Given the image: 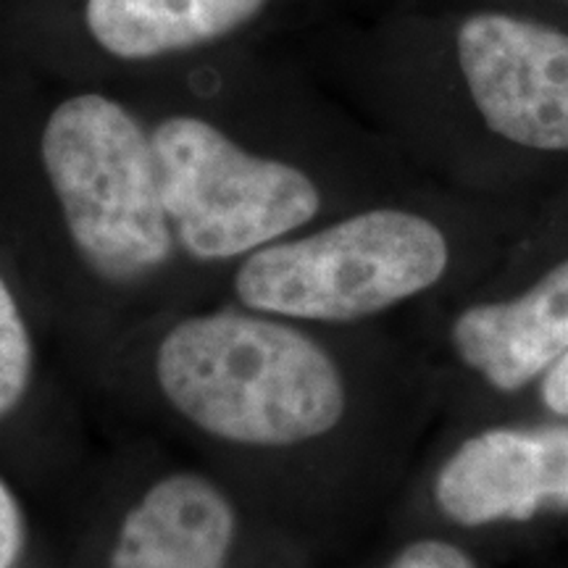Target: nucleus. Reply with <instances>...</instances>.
I'll use <instances>...</instances> for the list:
<instances>
[{
	"mask_svg": "<svg viewBox=\"0 0 568 568\" xmlns=\"http://www.w3.org/2000/svg\"><path fill=\"white\" fill-rule=\"evenodd\" d=\"M272 0H88L84 24L113 59L145 61L213 45L245 30Z\"/></svg>",
	"mask_w": 568,
	"mask_h": 568,
	"instance_id": "obj_9",
	"label": "nucleus"
},
{
	"mask_svg": "<svg viewBox=\"0 0 568 568\" xmlns=\"http://www.w3.org/2000/svg\"><path fill=\"white\" fill-rule=\"evenodd\" d=\"M539 395H542L545 408L552 410L556 416L568 418V351L542 374Z\"/></svg>",
	"mask_w": 568,
	"mask_h": 568,
	"instance_id": "obj_13",
	"label": "nucleus"
},
{
	"mask_svg": "<svg viewBox=\"0 0 568 568\" xmlns=\"http://www.w3.org/2000/svg\"><path fill=\"white\" fill-rule=\"evenodd\" d=\"M387 568H477L474 560L456 545L443 539H418L403 548Z\"/></svg>",
	"mask_w": 568,
	"mask_h": 568,
	"instance_id": "obj_12",
	"label": "nucleus"
},
{
	"mask_svg": "<svg viewBox=\"0 0 568 568\" xmlns=\"http://www.w3.org/2000/svg\"><path fill=\"white\" fill-rule=\"evenodd\" d=\"M40 155L84 266L105 282L151 276L172 258L153 138L101 92L67 98L48 116Z\"/></svg>",
	"mask_w": 568,
	"mask_h": 568,
	"instance_id": "obj_2",
	"label": "nucleus"
},
{
	"mask_svg": "<svg viewBox=\"0 0 568 568\" xmlns=\"http://www.w3.org/2000/svg\"><path fill=\"white\" fill-rule=\"evenodd\" d=\"M458 358L500 393H516L568 351V258L514 301L481 303L453 324Z\"/></svg>",
	"mask_w": 568,
	"mask_h": 568,
	"instance_id": "obj_8",
	"label": "nucleus"
},
{
	"mask_svg": "<svg viewBox=\"0 0 568 568\" xmlns=\"http://www.w3.org/2000/svg\"><path fill=\"white\" fill-rule=\"evenodd\" d=\"M155 379L176 414L237 445L308 443L329 435L347 406L332 355L258 311L182 318L155 351Z\"/></svg>",
	"mask_w": 568,
	"mask_h": 568,
	"instance_id": "obj_1",
	"label": "nucleus"
},
{
	"mask_svg": "<svg viewBox=\"0 0 568 568\" xmlns=\"http://www.w3.org/2000/svg\"><path fill=\"white\" fill-rule=\"evenodd\" d=\"M500 3L518 6V9H527L535 13H545V17L568 21V0H500Z\"/></svg>",
	"mask_w": 568,
	"mask_h": 568,
	"instance_id": "obj_14",
	"label": "nucleus"
},
{
	"mask_svg": "<svg viewBox=\"0 0 568 568\" xmlns=\"http://www.w3.org/2000/svg\"><path fill=\"white\" fill-rule=\"evenodd\" d=\"M30 531L17 495L0 479V568H24Z\"/></svg>",
	"mask_w": 568,
	"mask_h": 568,
	"instance_id": "obj_11",
	"label": "nucleus"
},
{
	"mask_svg": "<svg viewBox=\"0 0 568 568\" xmlns=\"http://www.w3.org/2000/svg\"><path fill=\"white\" fill-rule=\"evenodd\" d=\"M393 40L439 61L493 138L568 155V21L500 0H443L397 13Z\"/></svg>",
	"mask_w": 568,
	"mask_h": 568,
	"instance_id": "obj_3",
	"label": "nucleus"
},
{
	"mask_svg": "<svg viewBox=\"0 0 568 568\" xmlns=\"http://www.w3.org/2000/svg\"><path fill=\"white\" fill-rule=\"evenodd\" d=\"M435 500L458 527L568 510V424L497 426L468 437L437 471Z\"/></svg>",
	"mask_w": 568,
	"mask_h": 568,
	"instance_id": "obj_6",
	"label": "nucleus"
},
{
	"mask_svg": "<svg viewBox=\"0 0 568 568\" xmlns=\"http://www.w3.org/2000/svg\"><path fill=\"white\" fill-rule=\"evenodd\" d=\"M237 510L201 474L180 471L132 503L103 568H232Z\"/></svg>",
	"mask_w": 568,
	"mask_h": 568,
	"instance_id": "obj_7",
	"label": "nucleus"
},
{
	"mask_svg": "<svg viewBox=\"0 0 568 568\" xmlns=\"http://www.w3.org/2000/svg\"><path fill=\"white\" fill-rule=\"evenodd\" d=\"M34 347L17 297L0 274V418L24 400L32 382Z\"/></svg>",
	"mask_w": 568,
	"mask_h": 568,
	"instance_id": "obj_10",
	"label": "nucleus"
},
{
	"mask_svg": "<svg viewBox=\"0 0 568 568\" xmlns=\"http://www.w3.org/2000/svg\"><path fill=\"white\" fill-rule=\"evenodd\" d=\"M447 264L439 224L385 205L251 253L234 274V293L258 314L343 324L424 293Z\"/></svg>",
	"mask_w": 568,
	"mask_h": 568,
	"instance_id": "obj_4",
	"label": "nucleus"
},
{
	"mask_svg": "<svg viewBox=\"0 0 568 568\" xmlns=\"http://www.w3.org/2000/svg\"><path fill=\"white\" fill-rule=\"evenodd\" d=\"M151 138L174 243L190 258L251 255L322 211L308 172L247 151L201 116H169Z\"/></svg>",
	"mask_w": 568,
	"mask_h": 568,
	"instance_id": "obj_5",
	"label": "nucleus"
}]
</instances>
